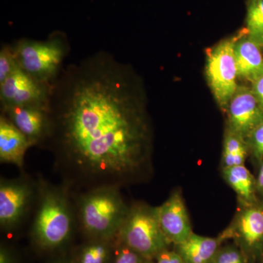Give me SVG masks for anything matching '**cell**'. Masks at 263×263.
<instances>
[{
	"instance_id": "cell-26",
	"label": "cell",
	"mask_w": 263,
	"mask_h": 263,
	"mask_svg": "<svg viewBox=\"0 0 263 263\" xmlns=\"http://www.w3.org/2000/svg\"><path fill=\"white\" fill-rule=\"evenodd\" d=\"M0 263H16L14 253L3 245L0 247Z\"/></svg>"
},
{
	"instance_id": "cell-7",
	"label": "cell",
	"mask_w": 263,
	"mask_h": 263,
	"mask_svg": "<svg viewBox=\"0 0 263 263\" xmlns=\"http://www.w3.org/2000/svg\"><path fill=\"white\" fill-rule=\"evenodd\" d=\"M234 44L235 40L222 41L209 52L207 59L209 84L216 102L223 109L228 108L238 86Z\"/></svg>"
},
{
	"instance_id": "cell-21",
	"label": "cell",
	"mask_w": 263,
	"mask_h": 263,
	"mask_svg": "<svg viewBox=\"0 0 263 263\" xmlns=\"http://www.w3.org/2000/svg\"><path fill=\"white\" fill-rule=\"evenodd\" d=\"M210 263H246L245 256L237 246L219 247Z\"/></svg>"
},
{
	"instance_id": "cell-4",
	"label": "cell",
	"mask_w": 263,
	"mask_h": 263,
	"mask_svg": "<svg viewBox=\"0 0 263 263\" xmlns=\"http://www.w3.org/2000/svg\"><path fill=\"white\" fill-rule=\"evenodd\" d=\"M12 48L22 70L37 80L52 85L62 72L70 45L64 33L54 32L46 41L19 40Z\"/></svg>"
},
{
	"instance_id": "cell-18",
	"label": "cell",
	"mask_w": 263,
	"mask_h": 263,
	"mask_svg": "<svg viewBox=\"0 0 263 263\" xmlns=\"http://www.w3.org/2000/svg\"><path fill=\"white\" fill-rule=\"evenodd\" d=\"M247 155L245 138L228 127L223 144L222 168L245 164Z\"/></svg>"
},
{
	"instance_id": "cell-22",
	"label": "cell",
	"mask_w": 263,
	"mask_h": 263,
	"mask_svg": "<svg viewBox=\"0 0 263 263\" xmlns=\"http://www.w3.org/2000/svg\"><path fill=\"white\" fill-rule=\"evenodd\" d=\"M16 65L12 46L4 45L2 46L0 50V83L11 73Z\"/></svg>"
},
{
	"instance_id": "cell-9",
	"label": "cell",
	"mask_w": 263,
	"mask_h": 263,
	"mask_svg": "<svg viewBox=\"0 0 263 263\" xmlns=\"http://www.w3.org/2000/svg\"><path fill=\"white\" fill-rule=\"evenodd\" d=\"M219 238H232L245 256H255L263 251V208L250 204L238 212L234 220Z\"/></svg>"
},
{
	"instance_id": "cell-5",
	"label": "cell",
	"mask_w": 263,
	"mask_h": 263,
	"mask_svg": "<svg viewBox=\"0 0 263 263\" xmlns=\"http://www.w3.org/2000/svg\"><path fill=\"white\" fill-rule=\"evenodd\" d=\"M117 238L148 260L171 245L161 228L157 207L143 202L129 206Z\"/></svg>"
},
{
	"instance_id": "cell-28",
	"label": "cell",
	"mask_w": 263,
	"mask_h": 263,
	"mask_svg": "<svg viewBox=\"0 0 263 263\" xmlns=\"http://www.w3.org/2000/svg\"><path fill=\"white\" fill-rule=\"evenodd\" d=\"M51 263H72V262H71V260L67 261V260H62V259H60V260L54 261V262H53Z\"/></svg>"
},
{
	"instance_id": "cell-12",
	"label": "cell",
	"mask_w": 263,
	"mask_h": 263,
	"mask_svg": "<svg viewBox=\"0 0 263 263\" xmlns=\"http://www.w3.org/2000/svg\"><path fill=\"white\" fill-rule=\"evenodd\" d=\"M157 213L161 228L171 245H179L193 234L187 211L179 192L171 194L157 207Z\"/></svg>"
},
{
	"instance_id": "cell-15",
	"label": "cell",
	"mask_w": 263,
	"mask_h": 263,
	"mask_svg": "<svg viewBox=\"0 0 263 263\" xmlns=\"http://www.w3.org/2000/svg\"><path fill=\"white\" fill-rule=\"evenodd\" d=\"M221 242L219 237L211 238L193 233L187 239L176 246V251L183 263H210Z\"/></svg>"
},
{
	"instance_id": "cell-6",
	"label": "cell",
	"mask_w": 263,
	"mask_h": 263,
	"mask_svg": "<svg viewBox=\"0 0 263 263\" xmlns=\"http://www.w3.org/2000/svg\"><path fill=\"white\" fill-rule=\"evenodd\" d=\"M38 180L27 176L0 181V227L3 231H15L35 206Z\"/></svg>"
},
{
	"instance_id": "cell-8",
	"label": "cell",
	"mask_w": 263,
	"mask_h": 263,
	"mask_svg": "<svg viewBox=\"0 0 263 263\" xmlns=\"http://www.w3.org/2000/svg\"><path fill=\"white\" fill-rule=\"evenodd\" d=\"M52 85L45 84L22 70L17 64L0 83L1 108L10 106H37L49 108Z\"/></svg>"
},
{
	"instance_id": "cell-24",
	"label": "cell",
	"mask_w": 263,
	"mask_h": 263,
	"mask_svg": "<svg viewBox=\"0 0 263 263\" xmlns=\"http://www.w3.org/2000/svg\"><path fill=\"white\" fill-rule=\"evenodd\" d=\"M155 263H183L181 257L176 250L170 251L168 249L158 254L155 259Z\"/></svg>"
},
{
	"instance_id": "cell-14",
	"label": "cell",
	"mask_w": 263,
	"mask_h": 263,
	"mask_svg": "<svg viewBox=\"0 0 263 263\" xmlns=\"http://www.w3.org/2000/svg\"><path fill=\"white\" fill-rule=\"evenodd\" d=\"M238 76L252 82L263 73V57L259 46L248 35L235 40Z\"/></svg>"
},
{
	"instance_id": "cell-17",
	"label": "cell",
	"mask_w": 263,
	"mask_h": 263,
	"mask_svg": "<svg viewBox=\"0 0 263 263\" xmlns=\"http://www.w3.org/2000/svg\"><path fill=\"white\" fill-rule=\"evenodd\" d=\"M116 240H89L78 249L72 263H112Z\"/></svg>"
},
{
	"instance_id": "cell-27",
	"label": "cell",
	"mask_w": 263,
	"mask_h": 263,
	"mask_svg": "<svg viewBox=\"0 0 263 263\" xmlns=\"http://www.w3.org/2000/svg\"><path fill=\"white\" fill-rule=\"evenodd\" d=\"M256 186H257V190L263 195V162L259 168L258 176H257V181H256Z\"/></svg>"
},
{
	"instance_id": "cell-20",
	"label": "cell",
	"mask_w": 263,
	"mask_h": 263,
	"mask_svg": "<svg viewBox=\"0 0 263 263\" xmlns=\"http://www.w3.org/2000/svg\"><path fill=\"white\" fill-rule=\"evenodd\" d=\"M146 259L120 240H116L112 263H145Z\"/></svg>"
},
{
	"instance_id": "cell-3",
	"label": "cell",
	"mask_w": 263,
	"mask_h": 263,
	"mask_svg": "<svg viewBox=\"0 0 263 263\" xmlns=\"http://www.w3.org/2000/svg\"><path fill=\"white\" fill-rule=\"evenodd\" d=\"M78 229L89 240H114L129 211L120 188L103 186L73 194Z\"/></svg>"
},
{
	"instance_id": "cell-13",
	"label": "cell",
	"mask_w": 263,
	"mask_h": 263,
	"mask_svg": "<svg viewBox=\"0 0 263 263\" xmlns=\"http://www.w3.org/2000/svg\"><path fill=\"white\" fill-rule=\"evenodd\" d=\"M23 133L9 119L1 114L0 117V162L13 164L19 168L24 166V157L32 147Z\"/></svg>"
},
{
	"instance_id": "cell-29",
	"label": "cell",
	"mask_w": 263,
	"mask_h": 263,
	"mask_svg": "<svg viewBox=\"0 0 263 263\" xmlns=\"http://www.w3.org/2000/svg\"><path fill=\"white\" fill-rule=\"evenodd\" d=\"M145 263H155V260H148V259H146V262Z\"/></svg>"
},
{
	"instance_id": "cell-2",
	"label": "cell",
	"mask_w": 263,
	"mask_h": 263,
	"mask_svg": "<svg viewBox=\"0 0 263 263\" xmlns=\"http://www.w3.org/2000/svg\"><path fill=\"white\" fill-rule=\"evenodd\" d=\"M35 212L31 239L43 252H53L69 241L77 227L73 193L62 183L55 186L38 180Z\"/></svg>"
},
{
	"instance_id": "cell-10",
	"label": "cell",
	"mask_w": 263,
	"mask_h": 263,
	"mask_svg": "<svg viewBox=\"0 0 263 263\" xmlns=\"http://www.w3.org/2000/svg\"><path fill=\"white\" fill-rule=\"evenodd\" d=\"M1 113L27 137L33 146H43L51 129L49 108L10 106L1 108Z\"/></svg>"
},
{
	"instance_id": "cell-16",
	"label": "cell",
	"mask_w": 263,
	"mask_h": 263,
	"mask_svg": "<svg viewBox=\"0 0 263 263\" xmlns=\"http://www.w3.org/2000/svg\"><path fill=\"white\" fill-rule=\"evenodd\" d=\"M224 180L246 204L253 203L256 181L245 164L222 168Z\"/></svg>"
},
{
	"instance_id": "cell-25",
	"label": "cell",
	"mask_w": 263,
	"mask_h": 263,
	"mask_svg": "<svg viewBox=\"0 0 263 263\" xmlns=\"http://www.w3.org/2000/svg\"><path fill=\"white\" fill-rule=\"evenodd\" d=\"M252 91L263 108V73L252 81Z\"/></svg>"
},
{
	"instance_id": "cell-23",
	"label": "cell",
	"mask_w": 263,
	"mask_h": 263,
	"mask_svg": "<svg viewBox=\"0 0 263 263\" xmlns=\"http://www.w3.org/2000/svg\"><path fill=\"white\" fill-rule=\"evenodd\" d=\"M247 139H248L254 157L263 162V121L251 133Z\"/></svg>"
},
{
	"instance_id": "cell-1",
	"label": "cell",
	"mask_w": 263,
	"mask_h": 263,
	"mask_svg": "<svg viewBox=\"0 0 263 263\" xmlns=\"http://www.w3.org/2000/svg\"><path fill=\"white\" fill-rule=\"evenodd\" d=\"M46 146L73 194L122 187L146 165L148 128L127 69L100 51L62 69L52 84Z\"/></svg>"
},
{
	"instance_id": "cell-19",
	"label": "cell",
	"mask_w": 263,
	"mask_h": 263,
	"mask_svg": "<svg viewBox=\"0 0 263 263\" xmlns=\"http://www.w3.org/2000/svg\"><path fill=\"white\" fill-rule=\"evenodd\" d=\"M247 29L249 37L263 46V0H249Z\"/></svg>"
},
{
	"instance_id": "cell-30",
	"label": "cell",
	"mask_w": 263,
	"mask_h": 263,
	"mask_svg": "<svg viewBox=\"0 0 263 263\" xmlns=\"http://www.w3.org/2000/svg\"><path fill=\"white\" fill-rule=\"evenodd\" d=\"M262 263H263V258H262Z\"/></svg>"
},
{
	"instance_id": "cell-11",
	"label": "cell",
	"mask_w": 263,
	"mask_h": 263,
	"mask_svg": "<svg viewBox=\"0 0 263 263\" xmlns=\"http://www.w3.org/2000/svg\"><path fill=\"white\" fill-rule=\"evenodd\" d=\"M228 127L245 139L263 121V108L252 89L238 86L228 106Z\"/></svg>"
}]
</instances>
